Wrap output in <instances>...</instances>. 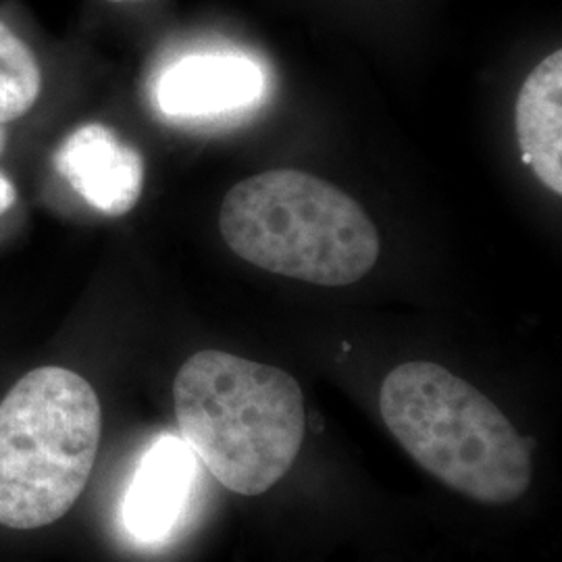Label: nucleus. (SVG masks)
Segmentation results:
<instances>
[{
  "label": "nucleus",
  "mask_w": 562,
  "mask_h": 562,
  "mask_svg": "<svg viewBox=\"0 0 562 562\" xmlns=\"http://www.w3.org/2000/svg\"><path fill=\"white\" fill-rule=\"evenodd\" d=\"M173 404L186 446L234 494L261 496L301 452L304 396L278 367L202 350L181 364Z\"/></svg>",
  "instance_id": "f257e3e1"
},
{
  "label": "nucleus",
  "mask_w": 562,
  "mask_h": 562,
  "mask_svg": "<svg viewBox=\"0 0 562 562\" xmlns=\"http://www.w3.org/2000/svg\"><path fill=\"white\" fill-rule=\"evenodd\" d=\"M385 427L408 457L475 503L504 506L529 490L531 450L503 411L436 362H402L380 392Z\"/></svg>",
  "instance_id": "f03ea898"
},
{
  "label": "nucleus",
  "mask_w": 562,
  "mask_h": 562,
  "mask_svg": "<svg viewBox=\"0 0 562 562\" xmlns=\"http://www.w3.org/2000/svg\"><path fill=\"white\" fill-rule=\"evenodd\" d=\"M223 240L269 273L341 288L380 259V234L361 204L317 176L276 169L234 186L222 204Z\"/></svg>",
  "instance_id": "7ed1b4c3"
},
{
  "label": "nucleus",
  "mask_w": 562,
  "mask_h": 562,
  "mask_svg": "<svg viewBox=\"0 0 562 562\" xmlns=\"http://www.w3.org/2000/svg\"><path fill=\"white\" fill-rule=\"evenodd\" d=\"M102 436L94 387L41 367L0 402V525L41 529L65 517L92 475Z\"/></svg>",
  "instance_id": "20e7f679"
},
{
  "label": "nucleus",
  "mask_w": 562,
  "mask_h": 562,
  "mask_svg": "<svg viewBox=\"0 0 562 562\" xmlns=\"http://www.w3.org/2000/svg\"><path fill=\"white\" fill-rule=\"evenodd\" d=\"M265 92V74L252 57L202 50L167 63L155 81L157 109L169 120H213L248 109Z\"/></svg>",
  "instance_id": "39448f33"
},
{
  "label": "nucleus",
  "mask_w": 562,
  "mask_h": 562,
  "mask_svg": "<svg viewBox=\"0 0 562 562\" xmlns=\"http://www.w3.org/2000/svg\"><path fill=\"white\" fill-rule=\"evenodd\" d=\"M55 169L102 215L121 217L140 201V153L101 123H86L71 132L55 153Z\"/></svg>",
  "instance_id": "423d86ee"
},
{
  "label": "nucleus",
  "mask_w": 562,
  "mask_h": 562,
  "mask_svg": "<svg viewBox=\"0 0 562 562\" xmlns=\"http://www.w3.org/2000/svg\"><path fill=\"white\" fill-rule=\"evenodd\" d=\"M194 471V454L181 440L165 436L155 443L142 459L125 494V529L140 542L167 538L188 503Z\"/></svg>",
  "instance_id": "0eeeda50"
},
{
  "label": "nucleus",
  "mask_w": 562,
  "mask_h": 562,
  "mask_svg": "<svg viewBox=\"0 0 562 562\" xmlns=\"http://www.w3.org/2000/svg\"><path fill=\"white\" fill-rule=\"evenodd\" d=\"M522 161L543 186L562 194V53L554 50L522 81L517 99Z\"/></svg>",
  "instance_id": "6e6552de"
},
{
  "label": "nucleus",
  "mask_w": 562,
  "mask_h": 562,
  "mask_svg": "<svg viewBox=\"0 0 562 562\" xmlns=\"http://www.w3.org/2000/svg\"><path fill=\"white\" fill-rule=\"evenodd\" d=\"M41 88L34 53L0 21V125L23 117L38 101Z\"/></svg>",
  "instance_id": "1a4fd4ad"
},
{
  "label": "nucleus",
  "mask_w": 562,
  "mask_h": 562,
  "mask_svg": "<svg viewBox=\"0 0 562 562\" xmlns=\"http://www.w3.org/2000/svg\"><path fill=\"white\" fill-rule=\"evenodd\" d=\"M15 201H18V190L13 181L0 171V217L15 204Z\"/></svg>",
  "instance_id": "9d476101"
},
{
  "label": "nucleus",
  "mask_w": 562,
  "mask_h": 562,
  "mask_svg": "<svg viewBox=\"0 0 562 562\" xmlns=\"http://www.w3.org/2000/svg\"><path fill=\"white\" fill-rule=\"evenodd\" d=\"M4 150V132H2V127H0V153Z\"/></svg>",
  "instance_id": "9b49d317"
},
{
  "label": "nucleus",
  "mask_w": 562,
  "mask_h": 562,
  "mask_svg": "<svg viewBox=\"0 0 562 562\" xmlns=\"http://www.w3.org/2000/svg\"><path fill=\"white\" fill-rule=\"evenodd\" d=\"M109 2H140V0H109Z\"/></svg>",
  "instance_id": "f8f14e48"
}]
</instances>
